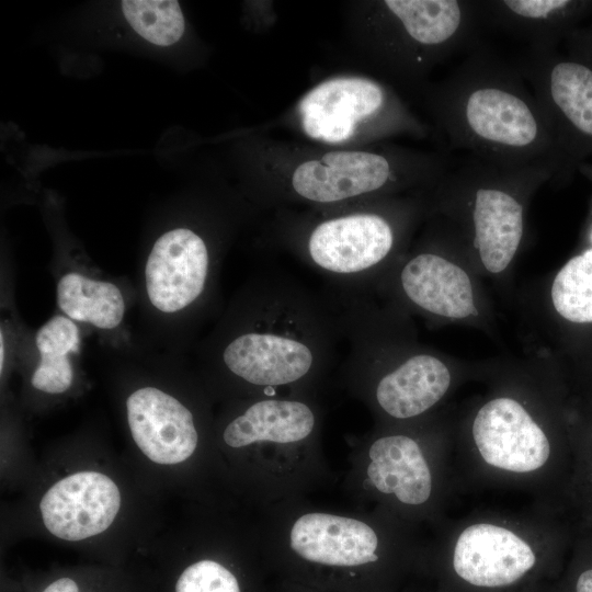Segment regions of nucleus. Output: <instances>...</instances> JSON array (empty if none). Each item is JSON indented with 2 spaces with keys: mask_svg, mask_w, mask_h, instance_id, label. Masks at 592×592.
<instances>
[{
  "mask_svg": "<svg viewBox=\"0 0 592 592\" xmlns=\"http://www.w3.org/2000/svg\"><path fill=\"white\" fill-rule=\"evenodd\" d=\"M486 388L454 419L459 490L493 488L532 493L551 510L560 458L559 399L551 354L481 362Z\"/></svg>",
  "mask_w": 592,
  "mask_h": 592,
  "instance_id": "obj_1",
  "label": "nucleus"
},
{
  "mask_svg": "<svg viewBox=\"0 0 592 592\" xmlns=\"http://www.w3.org/2000/svg\"><path fill=\"white\" fill-rule=\"evenodd\" d=\"M349 352L337 371L340 385L372 412L375 424H403L431 417L456 390L478 380L468 363L425 345L411 316L369 292L331 289Z\"/></svg>",
  "mask_w": 592,
  "mask_h": 592,
  "instance_id": "obj_2",
  "label": "nucleus"
},
{
  "mask_svg": "<svg viewBox=\"0 0 592 592\" xmlns=\"http://www.w3.org/2000/svg\"><path fill=\"white\" fill-rule=\"evenodd\" d=\"M217 352L219 368L251 397H321L343 339L327 296L267 272L249 286Z\"/></svg>",
  "mask_w": 592,
  "mask_h": 592,
  "instance_id": "obj_3",
  "label": "nucleus"
},
{
  "mask_svg": "<svg viewBox=\"0 0 592 592\" xmlns=\"http://www.w3.org/2000/svg\"><path fill=\"white\" fill-rule=\"evenodd\" d=\"M431 102L453 149L504 167L553 163L558 172V144L543 105L515 64L481 42Z\"/></svg>",
  "mask_w": 592,
  "mask_h": 592,
  "instance_id": "obj_4",
  "label": "nucleus"
},
{
  "mask_svg": "<svg viewBox=\"0 0 592 592\" xmlns=\"http://www.w3.org/2000/svg\"><path fill=\"white\" fill-rule=\"evenodd\" d=\"M425 544L423 567L437 592H526L554 582L560 569L559 533L551 510H481L444 521Z\"/></svg>",
  "mask_w": 592,
  "mask_h": 592,
  "instance_id": "obj_5",
  "label": "nucleus"
},
{
  "mask_svg": "<svg viewBox=\"0 0 592 592\" xmlns=\"http://www.w3.org/2000/svg\"><path fill=\"white\" fill-rule=\"evenodd\" d=\"M265 508L261 544L276 557L318 571L373 574L391 582L423 566L419 528L372 506H321L307 497Z\"/></svg>",
  "mask_w": 592,
  "mask_h": 592,
  "instance_id": "obj_6",
  "label": "nucleus"
},
{
  "mask_svg": "<svg viewBox=\"0 0 592 592\" xmlns=\"http://www.w3.org/2000/svg\"><path fill=\"white\" fill-rule=\"evenodd\" d=\"M449 403L425 419L375 424L353 446L346 490L358 505L383 509L420 528L439 526L459 490L454 467V419Z\"/></svg>",
  "mask_w": 592,
  "mask_h": 592,
  "instance_id": "obj_7",
  "label": "nucleus"
},
{
  "mask_svg": "<svg viewBox=\"0 0 592 592\" xmlns=\"http://www.w3.org/2000/svg\"><path fill=\"white\" fill-rule=\"evenodd\" d=\"M556 172L547 162L504 167L468 156L429 189L426 216L455 232L482 278L505 284L526 242L531 203Z\"/></svg>",
  "mask_w": 592,
  "mask_h": 592,
  "instance_id": "obj_8",
  "label": "nucleus"
},
{
  "mask_svg": "<svg viewBox=\"0 0 592 592\" xmlns=\"http://www.w3.org/2000/svg\"><path fill=\"white\" fill-rule=\"evenodd\" d=\"M323 413L321 397H251L224 425L227 447L253 453L264 506L307 497L330 481Z\"/></svg>",
  "mask_w": 592,
  "mask_h": 592,
  "instance_id": "obj_9",
  "label": "nucleus"
},
{
  "mask_svg": "<svg viewBox=\"0 0 592 592\" xmlns=\"http://www.w3.org/2000/svg\"><path fill=\"white\" fill-rule=\"evenodd\" d=\"M430 218L421 239L369 293L432 328L465 326L496 337V315L481 275L455 232Z\"/></svg>",
  "mask_w": 592,
  "mask_h": 592,
  "instance_id": "obj_10",
  "label": "nucleus"
},
{
  "mask_svg": "<svg viewBox=\"0 0 592 592\" xmlns=\"http://www.w3.org/2000/svg\"><path fill=\"white\" fill-rule=\"evenodd\" d=\"M425 198L385 200L309 221L292 249L334 289L369 292L407 252Z\"/></svg>",
  "mask_w": 592,
  "mask_h": 592,
  "instance_id": "obj_11",
  "label": "nucleus"
},
{
  "mask_svg": "<svg viewBox=\"0 0 592 592\" xmlns=\"http://www.w3.org/2000/svg\"><path fill=\"white\" fill-rule=\"evenodd\" d=\"M514 64L554 128L560 155L555 179H559L573 159L592 151V65L539 46H528Z\"/></svg>",
  "mask_w": 592,
  "mask_h": 592,
  "instance_id": "obj_12",
  "label": "nucleus"
},
{
  "mask_svg": "<svg viewBox=\"0 0 592 592\" xmlns=\"http://www.w3.org/2000/svg\"><path fill=\"white\" fill-rule=\"evenodd\" d=\"M298 112L304 132L326 143L345 141L357 125L372 121L389 130H422L390 92L363 77H340L316 86L303 98Z\"/></svg>",
  "mask_w": 592,
  "mask_h": 592,
  "instance_id": "obj_13",
  "label": "nucleus"
},
{
  "mask_svg": "<svg viewBox=\"0 0 592 592\" xmlns=\"http://www.w3.org/2000/svg\"><path fill=\"white\" fill-rule=\"evenodd\" d=\"M212 255L196 231L179 227L153 243L145 266L146 292L151 305L171 314L184 310L206 293Z\"/></svg>",
  "mask_w": 592,
  "mask_h": 592,
  "instance_id": "obj_14",
  "label": "nucleus"
},
{
  "mask_svg": "<svg viewBox=\"0 0 592 592\" xmlns=\"http://www.w3.org/2000/svg\"><path fill=\"white\" fill-rule=\"evenodd\" d=\"M121 506L116 483L98 471H79L54 483L39 510L46 528L65 540H81L110 527Z\"/></svg>",
  "mask_w": 592,
  "mask_h": 592,
  "instance_id": "obj_15",
  "label": "nucleus"
},
{
  "mask_svg": "<svg viewBox=\"0 0 592 592\" xmlns=\"http://www.w3.org/2000/svg\"><path fill=\"white\" fill-rule=\"evenodd\" d=\"M127 421L139 449L163 465L189 459L198 445L192 411L173 396L155 387H143L126 400Z\"/></svg>",
  "mask_w": 592,
  "mask_h": 592,
  "instance_id": "obj_16",
  "label": "nucleus"
},
{
  "mask_svg": "<svg viewBox=\"0 0 592 592\" xmlns=\"http://www.w3.org/2000/svg\"><path fill=\"white\" fill-rule=\"evenodd\" d=\"M532 329L556 318L570 325H592V247L570 258L523 304Z\"/></svg>",
  "mask_w": 592,
  "mask_h": 592,
  "instance_id": "obj_17",
  "label": "nucleus"
},
{
  "mask_svg": "<svg viewBox=\"0 0 592 592\" xmlns=\"http://www.w3.org/2000/svg\"><path fill=\"white\" fill-rule=\"evenodd\" d=\"M589 2L570 0L480 1L485 24L526 39L530 46L554 47Z\"/></svg>",
  "mask_w": 592,
  "mask_h": 592,
  "instance_id": "obj_18",
  "label": "nucleus"
},
{
  "mask_svg": "<svg viewBox=\"0 0 592 592\" xmlns=\"http://www.w3.org/2000/svg\"><path fill=\"white\" fill-rule=\"evenodd\" d=\"M56 299L65 316L99 329L118 327L125 314V300L115 284L78 272H68L58 281Z\"/></svg>",
  "mask_w": 592,
  "mask_h": 592,
  "instance_id": "obj_19",
  "label": "nucleus"
},
{
  "mask_svg": "<svg viewBox=\"0 0 592 592\" xmlns=\"http://www.w3.org/2000/svg\"><path fill=\"white\" fill-rule=\"evenodd\" d=\"M79 342V330L73 320L64 315L47 320L35 337L39 363L32 375V386L46 394L67 391L73 380L69 354L78 351Z\"/></svg>",
  "mask_w": 592,
  "mask_h": 592,
  "instance_id": "obj_20",
  "label": "nucleus"
},
{
  "mask_svg": "<svg viewBox=\"0 0 592 592\" xmlns=\"http://www.w3.org/2000/svg\"><path fill=\"white\" fill-rule=\"evenodd\" d=\"M121 7L132 29L151 44L170 46L184 33L185 20L178 1L124 0Z\"/></svg>",
  "mask_w": 592,
  "mask_h": 592,
  "instance_id": "obj_21",
  "label": "nucleus"
},
{
  "mask_svg": "<svg viewBox=\"0 0 592 592\" xmlns=\"http://www.w3.org/2000/svg\"><path fill=\"white\" fill-rule=\"evenodd\" d=\"M175 592H241V588L226 566L214 559H202L183 570Z\"/></svg>",
  "mask_w": 592,
  "mask_h": 592,
  "instance_id": "obj_22",
  "label": "nucleus"
},
{
  "mask_svg": "<svg viewBox=\"0 0 592 592\" xmlns=\"http://www.w3.org/2000/svg\"><path fill=\"white\" fill-rule=\"evenodd\" d=\"M556 584L561 592H592V558H579Z\"/></svg>",
  "mask_w": 592,
  "mask_h": 592,
  "instance_id": "obj_23",
  "label": "nucleus"
},
{
  "mask_svg": "<svg viewBox=\"0 0 592 592\" xmlns=\"http://www.w3.org/2000/svg\"><path fill=\"white\" fill-rule=\"evenodd\" d=\"M43 592H79V588L72 579L60 578L50 583Z\"/></svg>",
  "mask_w": 592,
  "mask_h": 592,
  "instance_id": "obj_24",
  "label": "nucleus"
},
{
  "mask_svg": "<svg viewBox=\"0 0 592 592\" xmlns=\"http://www.w3.org/2000/svg\"><path fill=\"white\" fill-rule=\"evenodd\" d=\"M526 592H561L556 582L544 583Z\"/></svg>",
  "mask_w": 592,
  "mask_h": 592,
  "instance_id": "obj_25",
  "label": "nucleus"
},
{
  "mask_svg": "<svg viewBox=\"0 0 592 592\" xmlns=\"http://www.w3.org/2000/svg\"><path fill=\"white\" fill-rule=\"evenodd\" d=\"M3 332L1 331V335H0V368H1V372H2V368H3V360H4V344H3Z\"/></svg>",
  "mask_w": 592,
  "mask_h": 592,
  "instance_id": "obj_26",
  "label": "nucleus"
},
{
  "mask_svg": "<svg viewBox=\"0 0 592 592\" xmlns=\"http://www.w3.org/2000/svg\"><path fill=\"white\" fill-rule=\"evenodd\" d=\"M587 238H588V243L590 244V247H592V225L589 228Z\"/></svg>",
  "mask_w": 592,
  "mask_h": 592,
  "instance_id": "obj_27",
  "label": "nucleus"
}]
</instances>
